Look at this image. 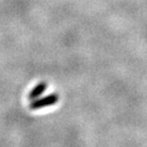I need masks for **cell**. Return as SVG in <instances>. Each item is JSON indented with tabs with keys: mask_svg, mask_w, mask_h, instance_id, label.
Returning <instances> with one entry per match:
<instances>
[{
	"mask_svg": "<svg viewBox=\"0 0 147 147\" xmlns=\"http://www.w3.org/2000/svg\"><path fill=\"white\" fill-rule=\"evenodd\" d=\"M46 88H47V84H46V83L42 82V83H40V84H38V85H37L36 87L33 88L32 91L30 92V94H29V99H30V100H34V99L41 96V95L44 93V91L46 90Z\"/></svg>",
	"mask_w": 147,
	"mask_h": 147,
	"instance_id": "cell-2",
	"label": "cell"
},
{
	"mask_svg": "<svg viewBox=\"0 0 147 147\" xmlns=\"http://www.w3.org/2000/svg\"><path fill=\"white\" fill-rule=\"evenodd\" d=\"M59 100V95L58 94H50L48 96H45L43 98L34 99L33 102H31L30 108L31 109H40V108L46 107V106L53 105Z\"/></svg>",
	"mask_w": 147,
	"mask_h": 147,
	"instance_id": "cell-1",
	"label": "cell"
}]
</instances>
